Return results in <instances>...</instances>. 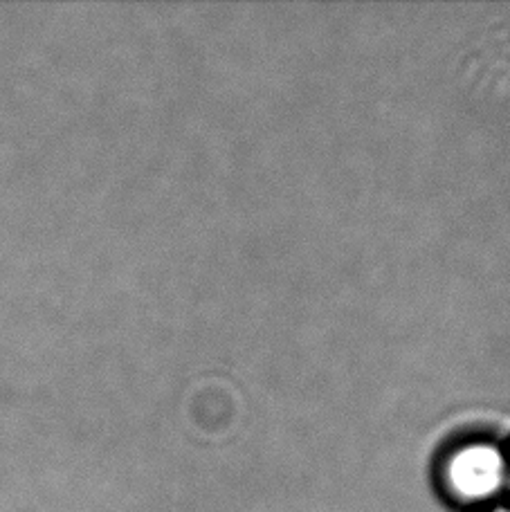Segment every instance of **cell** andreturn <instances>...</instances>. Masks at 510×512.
Instances as JSON below:
<instances>
[{
	"instance_id": "obj_1",
	"label": "cell",
	"mask_w": 510,
	"mask_h": 512,
	"mask_svg": "<svg viewBox=\"0 0 510 512\" xmlns=\"http://www.w3.org/2000/svg\"><path fill=\"white\" fill-rule=\"evenodd\" d=\"M439 497L459 512H479L508 499V445L493 436H468L452 443L432 465Z\"/></svg>"
},
{
	"instance_id": "obj_2",
	"label": "cell",
	"mask_w": 510,
	"mask_h": 512,
	"mask_svg": "<svg viewBox=\"0 0 510 512\" xmlns=\"http://www.w3.org/2000/svg\"><path fill=\"white\" fill-rule=\"evenodd\" d=\"M479 512H510V501L506 499V501H502V504H495V506H490L486 510H479Z\"/></svg>"
},
{
	"instance_id": "obj_3",
	"label": "cell",
	"mask_w": 510,
	"mask_h": 512,
	"mask_svg": "<svg viewBox=\"0 0 510 512\" xmlns=\"http://www.w3.org/2000/svg\"><path fill=\"white\" fill-rule=\"evenodd\" d=\"M508 456H510V445H508ZM508 501H510V486H508Z\"/></svg>"
}]
</instances>
